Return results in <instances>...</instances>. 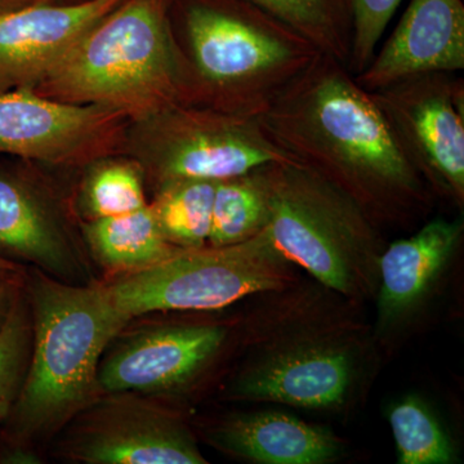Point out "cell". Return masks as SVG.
Instances as JSON below:
<instances>
[{
	"instance_id": "1",
	"label": "cell",
	"mask_w": 464,
	"mask_h": 464,
	"mask_svg": "<svg viewBox=\"0 0 464 464\" xmlns=\"http://www.w3.org/2000/svg\"><path fill=\"white\" fill-rule=\"evenodd\" d=\"M259 123L290 158L377 219L405 218L429 191L371 92L346 65L320 53L275 99Z\"/></svg>"
},
{
	"instance_id": "2",
	"label": "cell",
	"mask_w": 464,
	"mask_h": 464,
	"mask_svg": "<svg viewBox=\"0 0 464 464\" xmlns=\"http://www.w3.org/2000/svg\"><path fill=\"white\" fill-rule=\"evenodd\" d=\"M183 102L258 118L322 52L246 0H182Z\"/></svg>"
},
{
	"instance_id": "3",
	"label": "cell",
	"mask_w": 464,
	"mask_h": 464,
	"mask_svg": "<svg viewBox=\"0 0 464 464\" xmlns=\"http://www.w3.org/2000/svg\"><path fill=\"white\" fill-rule=\"evenodd\" d=\"M29 299L32 350L7 420L14 442L58 431L99 398L101 360L130 322L112 304L105 286L36 274Z\"/></svg>"
},
{
	"instance_id": "4",
	"label": "cell",
	"mask_w": 464,
	"mask_h": 464,
	"mask_svg": "<svg viewBox=\"0 0 464 464\" xmlns=\"http://www.w3.org/2000/svg\"><path fill=\"white\" fill-rule=\"evenodd\" d=\"M172 3L124 0L32 91L60 102L111 110L130 123L182 102L185 78Z\"/></svg>"
},
{
	"instance_id": "5",
	"label": "cell",
	"mask_w": 464,
	"mask_h": 464,
	"mask_svg": "<svg viewBox=\"0 0 464 464\" xmlns=\"http://www.w3.org/2000/svg\"><path fill=\"white\" fill-rule=\"evenodd\" d=\"M265 234L280 255L342 295H356L378 270L375 222L355 201L297 160L265 166Z\"/></svg>"
},
{
	"instance_id": "6",
	"label": "cell",
	"mask_w": 464,
	"mask_h": 464,
	"mask_svg": "<svg viewBox=\"0 0 464 464\" xmlns=\"http://www.w3.org/2000/svg\"><path fill=\"white\" fill-rule=\"evenodd\" d=\"M289 264L264 231L232 246L179 249L105 289L130 320L158 311L218 310L256 293L284 288L292 277Z\"/></svg>"
},
{
	"instance_id": "7",
	"label": "cell",
	"mask_w": 464,
	"mask_h": 464,
	"mask_svg": "<svg viewBox=\"0 0 464 464\" xmlns=\"http://www.w3.org/2000/svg\"><path fill=\"white\" fill-rule=\"evenodd\" d=\"M124 148L155 188L201 179L219 182L280 161H290L258 118L174 102L128 124Z\"/></svg>"
},
{
	"instance_id": "8",
	"label": "cell",
	"mask_w": 464,
	"mask_h": 464,
	"mask_svg": "<svg viewBox=\"0 0 464 464\" xmlns=\"http://www.w3.org/2000/svg\"><path fill=\"white\" fill-rule=\"evenodd\" d=\"M371 94L423 182L462 206L463 79L456 72H426Z\"/></svg>"
},
{
	"instance_id": "9",
	"label": "cell",
	"mask_w": 464,
	"mask_h": 464,
	"mask_svg": "<svg viewBox=\"0 0 464 464\" xmlns=\"http://www.w3.org/2000/svg\"><path fill=\"white\" fill-rule=\"evenodd\" d=\"M63 450L85 464H204L179 418L133 392H106L69 422Z\"/></svg>"
},
{
	"instance_id": "10",
	"label": "cell",
	"mask_w": 464,
	"mask_h": 464,
	"mask_svg": "<svg viewBox=\"0 0 464 464\" xmlns=\"http://www.w3.org/2000/svg\"><path fill=\"white\" fill-rule=\"evenodd\" d=\"M130 121L119 112L43 97L0 94V155L57 166L96 163L124 148Z\"/></svg>"
},
{
	"instance_id": "11",
	"label": "cell",
	"mask_w": 464,
	"mask_h": 464,
	"mask_svg": "<svg viewBox=\"0 0 464 464\" xmlns=\"http://www.w3.org/2000/svg\"><path fill=\"white\" fill-rule=\"evenodd\" d=\"M226 340L222 326L188 324L146 329L103 355L102 393H161L179 390L201 373Z\"/></svg>"
},
{
	"instance_id": "12",
	"label": "cell",
	"mask_w": 464,
	"mask_h": 464,
	"mask_svg": "<svg viewBox=\"0 0 464 464\" xmlns=\"http://www.w3.org/2000/svg\"><path fill=\"white\" fill-rule=\"evenodd\" d=\"M124 0L29 5L0 16V94L33 90Z\"/></svg>"
},
{
	"instance_id": "13",
	"label": "cell",
	"mask_w": 464,
	"mask_h": 464,
	"mask_svg": "<svg viewBox=\"0 0 464 464\" xmlns=\"http://www.w3.org/2000/svg\"><path fill=\"white\" fill-rule=\"evenodd\" d=\"M355 377L346 347L304 342L277 348L237 377L232 396L306 409L342 404Z\"/></svg>"
},
{
	"instance_id": "14",
	"label": "cell",
	"mask_w": 464,
	"mask_h": 464,
	"mask_svg": "<svg viewBox=\"0 0 464 464\" xmlns=\"http://www.w3.org/2000/svg\"><path fill=\"white\" fill-rule=\"evenodd\" d=\"M463 69L462 0H411L389 41L355 79L373 92L411 76Z\"/></svg>"
},
{
	"instance_id": "15",
	"label": "cell",
	"mask_w": 464,
	"mask_h": 464,
	"mask_svg": "<svg viewBox=\"0 0 464 464\" xmlns=\"http://www.w3.org/2000/svg\"><path fill=\"white\" fill-rule=\"evenodd\" d=\"M0 256L24 259L60 280H72L82 273L51 208L23 176L5 169H0Z\"/></svg>"
},
{
	"instance_id": "16",
	"label": "cell",
	"mask_w": 464,
	"mask_h": 464,
	"mask_svg": "<svg viewBox=\"0 0 464 464\" xmlns=\"http://www.w3.org/2000/svg\"><path fill=\"white\" fill-rule=\"evenodd\" d=\"M462 234V222L436 218L382 253L378 258L382 325L398 322L417 307L456 252Z\"/></svg>"
},
{
	"instance_id": "17",
	"label": "cell",
	"mask_w": 464,
	"mask_h": 464,
	"mask_svg": "<svg viewBox=\"0 0 464 464\" xmlns=\"http://www.w3.org/2000/svg\"><path fill=\"white\" fill-rule=\"evenodd\" d=\"M209 441L232 457L264 464L325 463L341 450L328 430L273 411L232 415L210 430Z\"/></svg>"
},
{
	"instance_id": "18",
	"label": "cell",
	"mask_w": 464,
	"mask_h": 464,
	"mask_svg": "<svg viewBox=\"0 0 464 464\" xmlns=\"http://www.w3.org/2000/svg\"><path fill=\"white\" fill-rule=\"evenodd\" d=\"M83 234L92 255L100 265L116 273H134L174 255L150 204L127 215L91 219Z\"/></svg>"
},
{
	"instance_id": "19",
	"label": "cell",
	"mask_w": 464,
	"mask_h": 464,
	"mask_svg": "<svg viewBox=\"0 0 464 464\" xmlns=\"http://www.w3.org/2000/svg\"><path fill=\"white\" fill-rule=\"evenodd\" d=\"M270 215L265 166L217 182L208 246L243 243L265 231Z\"/></svg>"
},
{
	"instance_id": "20",
	"label": "cell",
	"mask_w": 464,
	"mask_h": 464,
	"mask_svg": "<svg viewBox=\"0 0 464 464\" xmlns=\"http://www.w3.org/2000/svg\"><path fill=\"white\" fill-rule=\"evenodd\" d=\"M292 27L326 56L348 66L353 17L348 0H246Z\"/></svg>"
},
{
	"instance_id": "21",
	"label": "cell",
	"mask_w": 464,
	"mask_h": 464,
	"mask_svg": "<svg viewBox=\"0 0 464 464\" xmlns=\"http://www.w3.org/2000/svg\"><path fill=\"white\" fill-rule=\"evenodd\" d=\"M217 182L185 179L157 188L150 206L168 243L181 249L206 246L212 227Z\"/></svg>"
},
{
	"instance_id": "22",
	"label": "cell",
	"mask_w": 464,
	"mask_h": 464,
	"mask_svg": "<svg viewBox=\"0 0 464 464\" xmlns=\"http://www.w3.org/2000/svg\"><path fill=\"white\" fill-rule=\"evenodd\" d=\"M400 464H448L454 450L448 433L417 398H405L390 411Z\"/></svg>"
},
{
	"instance_id": "23",
	"label": "cell",
	"mask_w": 464,
	"mask_h": 464,
	"mask_svg": "<svg viewBox=\"0 0 464 464\" xmlns=\"http://www.w3.org/2000/svg\"><path fill=\"white\" fill-rule=\"evenodd\" d=\"M143 172L136 161L101 160L88 174L83 188L91 219L127 215L148 204Z\"/></svg>"
},
{
	"instance_id": "24",
	"label": "cell",
	"mask_w": 464,
	"mask_h": 464,
	"mask_svg": "<svg viewBox=\"0 0 464 464\" xmlns=\"http://www.w3.org/2000/svg\"><path fill=\"white\" fill-rule=\"evenodd\" d=\"M32 317L23 297L0 331V424L8 420L25 378L32 350Z\"/></svg>"
},
{
	"instance_id": "25",
	"label": "cell",
	"mask_w": 464,
	"mask_h": 464,
	"mask_svg": "<svg viewBox=\"0 0 464 464\" xmlns=\"http://www.w3.org/2000/svg\"><path fill=\"white\" fill-rule=\"evenodd\" d=\"M402 0H348L353 17V45L347 69L353 76L364 72L377 53L384 30Z\"/></svg>"
},
{
	"instance_id": "26",
	"label": "cell",
	"mask_w": 464,
	"mask_h": 464,
	"mask_svg": "<svg viewBox=\"0 0 464 464\" xmlns=\"http://www.w3.org/2000/svg\"><path fill=\"white\" fill-rule=\"evenodd\" d=\"M20 270L0 271V331L21 297Z\"/></svg>"
},
{
	"instance_id": "27",
	"label": "cell",
	"mask_w": 464,
	"mask_h": 464,
	"mask_svg": "<svg viewBox=\"0 0 464 464\" xmlns=\"http://www.w3.org/2000/svg\"><path fill=\"white\" fill-rule=\"evenodd\" d=\"M42 462V458L32 449L25 447L24 442H14L0 456V463L5 464H39Z\"/></svg>"
},
{
	"instance_id": "28",
	"label": "cell",
	"mask_w": 464,
	"mask_h": 464,
	"mask_svg": "<svg viewBox=\"0 0 464 464\" xmlns=\"http://www.w3.org/2000/svg\"><path fill=\"white\" fill-rule=\"evenodd\" d=\"M75 0H0V16L16 9L29 7V5H54V3H69Z\"/></svg>"
},
{
	"instance_id": "29",
	"label": "cell",
	"mask_w": 464,
	"mask_h": 464,
	"mask_svg": "<svg viewBox=\"0 0 464 464\" xmlns=\"http://www.w3.org/2000/svg\"><path fill=\"white\" fill-rule=\"evenodd\" d=\"M3 270H20L18 266L12 259H8L0 256V271Z\"/></svg>"
}]
</instances>
